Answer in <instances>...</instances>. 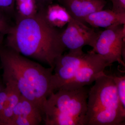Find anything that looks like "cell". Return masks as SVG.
Returning <instances> with one entry per match:
<instances>
[{"label":"cell","instance_id":"cell-1","mask_svg":"<svg viewBox=\"0 0 125 125\" xmlns=\"http://www.w3.org/2000/svg\"><path fill=\"white\" fill-rule=\"evenodd\" d=\"M62 31L48 24L39 10L33 17L16 21L4 45L54 69L56 59L66 49L61 39Z\"/></svg>","mask_w":125,"mask_h":125},{"label":"cell","instance_id":"cell-2","mask_svg":"<svg viewBox=\"0 0 125 125\" xmlns=\"http://www.w3.org/2000/svg\"><path fill=\"white\" fill-rule=\"evenodd\" d=\"M0 60L4 83H14L21 95L37 106L43 114V106L53 92L54 69L46 68L4 45Z\"/></svg>","mask_w":125,"mask_h":125},{"label":"cell","instance_id":"cell-3","mask_svg":"<svg viewBox=\"0 0 125 125\" xmlns=\"http://www.w3.org/2000/svg\"><path fill=\"white\" fill-rule=\"evenodd\" d=\"M92 50L84 53L70 52L56 59L52 76L54 92L60 89L74 90L93 83L111 66Z\"/></svg>","mask_w":125,"mask_h":125},{"label":"cell","instance_id":"cell-4","mask_svg":"<svg viewBox=\"0 0 125 125\" xmlns=\"http://www.w3.org/2000/svg\"><path fill=\"white\" fill-rule=\"evenodd\" d=\"M89 90L85 125H125L122 107L111 75L105 72Z\"/></svg>","mask_w":125,"mask_h":125},{"label":"cell","instance_id":"cell-5","mask_svg":"<svg viewBox=\"0 0 125 125\" xmlns=\"http://www.w3.org/2000/svg\"><path fill=\"white\" fill-rule=\"evenodd\" d=\"M89 90L84 87L52 93L43 106L45 125H85Z\"/></svg>","mask_w":125,"mask_h":125},{"label":"cell","instance_id":"cell-6","mask_svg":"<svg viewBox=\"0 0 125 125\" xmlns=\"http://www.w3.org/2000/svg\"><path fill=\"white\" fill-rule=\"evenodd\" d=\"M125 24H115L99 34L92 51L111 66L117 62L125 67Z\"/></svg>","mask_w":125,"mask_h":125},{"label":"cell","instance_id":"cell-7","mask_svg":"<svg viewBox=\"0 0 125 125\" xmlns=\"http://www.w3.org/2000/svg\"><path fill=\"white\" fill-rule=\"evenodd\" d=\"M101 32L72 19L61 35L62 42L70 52L81 51L86 46L93 48Z\"/></svg>","mask_w":125,"mask_h":125},{"label":"cell","instance_id":"cell-8","mask_svg":"<svg viewBox=\"0 0 125 125\" xmlns=\"http://www.w3.org/2000/svg\"><path fill=\"white\" fill-rule=\"evenodd\" d=\"M43 120L39 108L21 95L7 125H38Z\"/></svg>","mask_w":125,"mask_h":125},{"label":"cell","instance_id":"cell-9","mask_svg":"<svg viewBox=\"0 0 125 125\" xmlns=\"http://www.w3.org/2000/svg\"><path fill=\"white\" fill-rule=\"evenodd\" d=\"M72 18L86 24L85 18L90 14L102 10L107 4L106 0H58Z\"/></svg>","mask_w":125,"mask_h":125},{"label":"cell","instance_id":"cell-10","mask_svg":"<svg viewBox=\"0 0 125 125\" xmlns=\"http://www.w3.org/2000/svg\"><path fill=\"white\" fill-rule=\"evenodd\" d=\"M40 11L47 23L54 28H62L73 19L60 4L52 3L40 8Z\"/></svg>","mask_w":125,"mask_h":125},{"label":"cell","instance_id":"cell-11","mask_svg":"<svg viewBox=\"0 0 125 125\" xmlns=\"http://www.w3.org/2000/svg\"><path fill=\"white\" fill-rule=\"evenodd\" d=\"M85 23L94 28L108 27L115 24H125V14L115 13L112 10H101L87 16Z\"/></svg>","mask_w":125,"mask_h":125},{"label":"cell","instance_id":"cell-12","mask_svg":"<svg viewBox=\"0 0 125 125\" xmlns=\"http://www.w3.org/2000/svg\"><path fill=\"white\" fill-rule=\"evenodd\" d=\"M5 84L7 88V96L0 115V125H7L13 116L14 109L21 95L14 83L9 82Z\"/></svg>","mask_w":125,"mask_h":125},{"label":"cell","instance_id":"cell-13","mask_svg":"<svg viewBox=\"0 0 125 125\" xmlns=\"http://www.w3.org/2000/svg\"><path fill=\"white\" fill-rule=\"evenodd\" d=\"M16 21L33 17L40 10L37 0H14Z\"/></svg>","mask_w":125,"mask_h":125},{"label":"cell","instance_id":"cell-14","mask_svg":"<svg viewBox=\"0 0 125 125\" xmlns=\"http://www.w3.org/2000/svg\"><path fill=\"white\" fill-rule=\"evenodd\" d=\"M11 16L0 10V46L4 44L5 37H6L12 24L10 21Z\"/></svg>","mask_w":125,"mask_h":125},{"label":"cell","instance_id":"cell-15","mask_svg":"<svg viewBox=\"0 0 125 125\" xmlns=\"http://www.w3.org/2000/svg\"><path fill=\"white\" fill-rule=\"evenodd\" d=\"M116 86L117 94L122 107L125 110V75H111Z\"/></svg>","mask_w":125,"mask_h":125},{"label":"cell","instance_id":"cell-16","mask_svg":"<svg viewBox=\"0 0 125 125\" xmlns=\"http://www.w3.org/2000/svg\"><path fill=\"white\" fill-rule=\"evenodd\" d=\"M14 0H0V10L10 16H14Z\"/></svg>","mask_w":125,"mask_h":125},{"label":"cell","instance_id":"cell-17","mask_svg":"<svg viewBox=\"0 0 125 125\" xmlns=\"http://www.w3.org/2000/svg\"><path fill=\"white\" fill-rule=\"evenodd\" d=\"M112 3V10L118 14H125V0H111Z\"/></svg>","mask_w":125,"mask_h":125},{"label":"cell","instance_id":"cell-18","mask_svg":"<svg viewBox=\"0 0 125 125\" xmlns=\"http://www.w3.org/2000/svg\"><path fill=\"white\" fill-rule=\"evenodd\" d=\"M7 90L5 86L4 89L0 93V115L1 114L5 102L7 98Z\"/></svg>","mask_w":125,"mask_h":125},{"label":"cell","instance_id":"cell-19","mask_svg":"<svg viewBox=\"0 0 125 125\" xmlns=\"http://www.w3.org/2000/svg\"><path fill=\"white\" fill-rule=\"evenodd\" d=\"M57 1L58 0H37L40 8L47 6L48 5L53 3L54 1Z\"/></svg>","mask_w":125,"mask_h":125},{"label":"cell","instance_id":"cell-20","mask_svg":"<svg viewBox=\"0 0 125 125\" xmlns=\"http://www.w3.org/2000/svg\"><path fill=\"white\" fill-rule=\"evenodd\" d=\"M5 88V85L4 83L3 80L0 78V93Z\"/></svg>","mask_w":125,"mask_h":125},{"label":"cell","instance_id":"cell-21","mask_svg":"<svg viewBox=\"0 0 125 125\" xmlns=\"http://www.w3.org/2000/svg\"><path fill=\"white\" fill-rule=\"evenodd\" d=\"M1 67H0V69H1Z\"/></svg>","mask_w":125,"mask_h":125},{"label":"cell","instance_id":"cell-22","mask_svg":"<svg viewBox=\"0 0 125 125\" xmlns=\"http://www.w3.org/2000/svg\"></svg>","mask_w":125,"mask_h":125}]
</instances>
